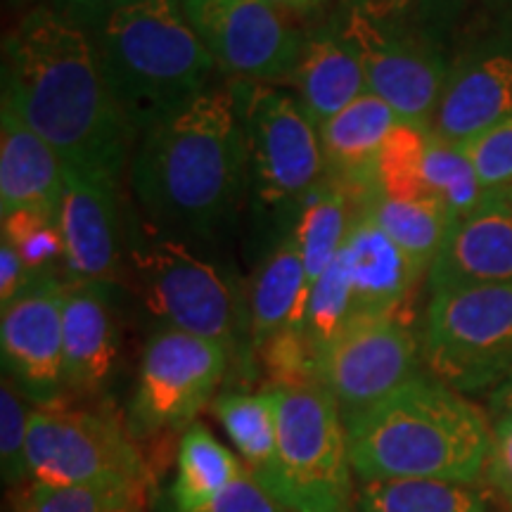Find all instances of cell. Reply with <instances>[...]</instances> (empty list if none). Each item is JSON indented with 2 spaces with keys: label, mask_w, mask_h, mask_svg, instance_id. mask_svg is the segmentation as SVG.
I'll use <instances>...</instances> for the list:
<instances>
[{
  "label": "cell",
  "mask_w": 512,
  "mask_h": 512,
  "mask_svg": "<svg viewBox=\"0 0 512 512\" xmlns=\"http://www.w3.org/2000/svg\"><path fill=\"white\" fill-rule=\"evenodd\" d=\"M339 31L361 57L368 91L387 102L403 124L430 128L448 76L439 50L384 22L370 5H351Z\"/></svg>",
  "instance_id": "7c38bea8"
},
{
  "label": "cell",
  "mask_w": 512,
  "mask_h": 512,
  "mask_svg": "<svg viewBox=\"0 0 512 512\" xmlns=\"http://www.w3.org/2000/svg\"><path fill=\"white\" fill-rule=\"evenodd\" d=\"M422 183L427 195L439 200L451 211L453 221L458 216L470 214L477 209L486 197L491 195L484 190L475 174V166L463 152V147L448 143L439 138L432 128H427L425 155H422Z\"/></svg>",
  "instance_id": "f1b7e54d"
},
{
  "label": "cell",
  "mask_w": 512,
  "mask_h": 512,
  "mask_svg": "<svg viewBox=\"0 0 512 512\" xmlns=\"http://www.w3.org/2000/svg\"><path fill=\"white\" fill-rule=\"evenodd\" d=\"M34 408L27 406L22 389L5 375L0 384V460H3L5 484L17 486L29 475V422Z\"/></svg>",
  "instance_id": "836d02e7"
},
{
  "label": "cell",
  "mask_w": 512,
  "mask_h": 512,
  "mask_svg": "<svg viewBox=\"0 0 512 512\" xmlns=\"http://www.w3.org/2000/svg\"><path fill=\"white\" fill-rule=\"evenodd\" d=\"M512 117V34L486 38L448 67L430 128L463 147Z\"/></svg>",
  "instance_id": "9a60e30c"
},
{
  "label": "cell",
  "mask_w": 512,
  "mask_h": 512,
  "mask_svg": "<svg viewBox=\"0 0 512 512\" xmlns=\"http://www.w3.org/2000/svg\"><path fill=\"white\" fill-rule=\"evenodd\" d=\"M271 384H320L318 347L304 330H283L259 347Z\"/></svg>",
  "instance_id": "e575fe53"
},
{
  "label": "cell",
  "mask_w": 512,
  "mask_h": 512,
  "mask_svg": "<svg viewBox=\"0 0 512 512\" xmlns=\"http://www.w3.org/2000/svg\"><path fill=\"white\" fill-rule=\"evenodd\" d=\"M228 349L190 332L162 328L150 337L131 403L140 432L190 427L226 375Z\"/></svg>",
  "instance_id": "4fadbf2b"
},
{
  "label": "cell",
  "mask_w": 512,
  "mask_h": 512,
  "mask_svg": "<svg viewBox=\"0 0 512 512\" xmlns=\"http://www.w3.org/2000/svg\"><path fill=\"white\" fill-rule=\"evenodd\" d=\"M197 512H290L273 494L249 475L247 467L233 484Z\"/></svg>",
  "instance_id": "8d00e7d4"
},
{
  "label": "cell",
  "mask_w": 512,
  "mask_h": 512,
  "mask_svg": "<svg viewBox=\"0 0 512 512\" xmlns=\"http://www.w3.org/2000/svg\"><path fill=\"white\" fill-rule=\"evenodd\" d=\"M136 3H140V0H50L48 5L76 27L91 34L112 15H117L119 10L131 8Z\"/></svg>",
  "instance_id": "f35d334b"
},
{
  "label": "cell",
  "mask_w": 512,
  "mask_h": 512,
  "mask_svg": "<svg viewBox=\"0 0 512 512\" xmlns=\"http://www.w3.org/2000/svg\"><path fill=\"white\" fill-rule=\"evenodd\" d=\"M356 313H401L422 273L368 211L358 209L342 252ZM354 313V316H356Z\"/></svg>",
  "instance_id": "d6986e66"
},
{
  "label": "cell",
  "mask_w": 512,
  "mask_h": 512,
  "mask_svg": "<svg viewBox=\"0 0 512 512\" xmlns=\"http://www.w3.org/2000/svg\"><path fill=\"white\" fill-rule=\"evenodd\" d=\"M69 285H110L119 268L117 181L64 164V192L57 209Z\"/></svg>",
  "instance_id": "2e32d148"
},
{
  "label": "cell",
  "mask_w": 512,
  "mask_h": 512,
  "mask_svg": "<svg viewBox=\"0 0 512 512\" xmlns=\"http://www.w3.org/2000/svg\"><path fill=\"white\" fill-rule=\"evenodd\" d=\"M361 211L373 216L377 226L411 256L422 273H430L453 223L451 211L432 197L401 200V197L375 195L363 204Z\"/></svg>",
  "instance_id": "4316f807"
},
{
  "label": "cell",
  "mask_w": 512,
  "mask_h": 512,
  "mask_svg": "<svg viewBox=\"0 0 512 512\" xmlns=\"http://www.w3.org/2000/svg\"><path fill=\"white\" fill-rule=\"evenodd\" d=\"M143 491L117 486H53L31 482L15 512H140Z\"/></svg>",
  "instance_id": "4dcf8cb0"
},
{
  "label": "cell",
  "mask_w": 512,
  "mask_h": 512,
  "mask_svg": "<svg viewBox=\"0 0 512 512\" xmlns=\"http://www.w3.org/2000/svg\"><path fill=\"white\" fill-rule=\"evenodd\" d=\"M484 477L512 512V411L496 415Z\"/></svg>",
  "instance_id": "74e56055"
},
{
  "label": "cell",
  "mask_w": 512,
  "mask_h": 512,
  "mask_svg": "<svg viewBox=\"0 0 512 512\" xmlns=\"http://www.w3.org/2000/svg\"><path fill=\"white\" fill-rule=\"evenodd\" d=\"M399 124V114L368 91L320 126L325 176L342 185L351 202L358 200L363 207L380 195L377 162Z\"/></svg>",
  "instance_id": "ac0fdd59"
},
{
  "label": "cell",
  "mask_w": 512,
  "mask_h": 512,
  "mask_svg": "<svg viewBox=\"0 0 512 512\" xmlns=\"http://www.w3.org/2000/svg\"><path fill=\"white\" fill-rule=\"evenodd\" d=\"M0 219H3V223H0L3 235L0 238L8 240L15 247V252L22 256L34 283L36 280L57 278V268H64V264H67L57 214L22 209L15 211V214L0 216Z\"/></svg>",
  "instance_id": "f546056e"
},
{
  "label": "cell",
  "mask_w": 512,
  "mask_h": 512,
  "mask_svg": "<svg viewBox=\"0 0 512 512\" xmlns=\"http://www.w3.org/2000/svg\"><path fill=\"white\" fill-rule=\"evenodd\" d=\"M292 83L297 86L299 102L318 128L368 93L361 57L339 27L306 36Z\"/></svg>",
  "instance_id": "7402d4cb"
},
{
  "label": "cell",
  "mask_w": 512,
  "mask_h": 512,
  "mask_svg": "<svg viewBox=\"0 0 512 512\" xmlns=\"http://www.w3.org/2000/svg\"><path fill=\"white\" fill-rule=\"evenodd\" d=\"M309 275L304 256L292 233H287L256 273L249 294L247 332L254 349L283 330H304V313L309 302Z\"/></svg>",
  "instance_id": "603a6c76"
},
{
  "label": "cell",
  "mask_w": 512,
  "mask_h": 512,
  "mask_svg": "<svg viewBox=\"0 0 512 512\" xmlns=\"http://www.w3.org/2000/svg\"><path fill=\"white\" fill-rule=\"evenodd\" d=\"M420 358L401 313H356L318 349V382L347 420L418 377Z\"/></svg>",
  "instance_id": "9c48e42d"
},
{
  "label": "cell",
  "mask_w": 512,
  "mask_h": 512,
  "mask_svg": "<svg viewBox=\"0 0 512 512\" xmlns=\"http://www.w3.org/2000/svg\"><path fill=\"white\" fill-rule=\"evenodd\" d=\"M491 411L496 415L512 411V377L491 392Z\"/></svg>",
  "instance_id": "b9f144b4"
},
{
  "label": "cell",
  "mask_w": 512,
  "mask_h": 512,
  "mask_svg": "<svg viewBox=\"0 0 512 512\" xmlns=\"http://www.w3.org/2000/svg\"><path fill=\"white\" fill-rule=\"evenodd\" d=\"M512 283V192H491L448 228L430 268L432 292Z\"/></svg>",
  "instance_id": "e0dca14e"
},
{
  "label": "cell",
  "mask_w": 512,
  "mask_h": 512,
  "mask_svg": "<svg viewBox=\"0 0 512 512\" xmlns=\"http://www.w3.org/2000/svg\"><path fill=\"white\" fill-rule=\"evenodd\" d=\"M354 313V292H351L342 259L337 256L328 271L311 285L304 313V332L320 349Z\"/></svg>",
  "instance_id": "d6a6232c"
},
{
  "label": "cell",
  "mask_w": 512,
  "mask_h": 512,
  "mask_svg": "<svg viewBox=\"0 0 512 512\" xmlns=\"http://www.w3.org/2000/svg\"><path fill=\"white\" fill-rule=\"evenodd\" d=\"M351 204L349 192L330 176L320 178L299 204L290 233L302 249L309 285L316 283L342 252L356 216Z\"/></svg>",
  "instance_id": "d4e9b609"
},
{
  "label": "cell",
  "mask_w": 512,
  "mask_h": 512,
  "mask_svg": "<svg viewBox=\"0 0 512 512\" xmlns=\"http://www.w3.org/2000/svg\"><path fill=\"white\" fill-rule=\"evenodd\" d=\"M361 512H489L472 484L441 479H373L358 491Z\"/></svg>",
  "instance_id": "83f0119b"
},
{
  "label": "cell",
  "mask_w": 512,
  "mask_h": 512,
  "mask_svg": "<svg viewBox=\"0 0 512 512\" xmlns=\"http://www.w3.org/2000/svg\"><path fill=\"white\" fill-rule=\"evenodd\" d=\"M214 413L238 448L249 475L271 494L275 458H278V415H275V392L271 384L259 392L216 396Z\"/></svg>",
  "instance_id": "cb8c5ba5"
},
{
  "label": "cell",
  "mask_w": 512,
  "mask_h": 512,
  "mask_svg": "<svg viewBox=\"0 0 512 512\" xmlns=\"http://www.w3.org/2000/svg\"><path fill=\"white\" fill-rule=\"evenodd\" d=\"M463 152L484 190L512 192V117L479 133L463 145Z\"/></svg>",
  "instance_id": "d590c367"
},
{
  "label": "cell",
  "mask_w": 512,
  "mask_h": 512,
  "mask_svg": "<svg viewBox=\"0 0 512 512\" xmlns=\"http://www.w3.org/2000/svg\"><path fill=\"white\" fill-rule=\"evenodd\" d=\"M247 86L233 93L245 126L254 204L275 221L294 219L304 197L325 176L320 128L292 93L271 83Z\"/></svg>",
  "instance_id": "52a82bcc"
},
{
  "label": "cell",
  "mask_w": 512,
  "mask_h": 512,
  "mask_svg": "<svg viewBox=\"0 0 512 512\" xmlns=\"http://www.w3.org/2000/svg\"><path fill=\"white\" fill-rule=\"evenodd\" d=\"M34 285L29 268L24 266L22 256L15 252V247L8 240L0 238V306L15 302L22 292H27Z\"/></svg>",
  "instance_id": "ab89813d"
},
{
  "label": "cell",
  "mask_w": 512,
  "mask_h": 512,
  "mask_svg": "<svg viewBox=\"0 0 512 512\" xmlns=\"http://www.w3.org/2000/svg\"><path fill=\"white\" fill-rule=\"evenodd\" d=\"M69 283L36 280L15 302L3 306L0 349L5 375L38 406L55 403L64 387L62 309Z\"/></svg>",
  "instance_id": "5bb4252c"
},
{
  "label": "cell",
  "mask_w": 512,
  "mask_h": 512,
  "mask_svg": "<svg viewBox=\"0 0 512 512\" xmlns=\"http://www.w3.org/2000/svg\"><path fill=\"white\" fill-rule=\"evenodd\" d=\"M27 460L31 482L145 491L143 458L117 422L57 401L31 411Z\"/></svg>",
  "instance_id": "ba28073f"
},
{
  "label": "cell",
  "mask_w": 512,
  "mask_h": 512,
  "mask_svg": "<svg viewBox=\"0 0 512 512\" xmlns=\"http://www.w3.org/2000/svg\"><path fill=\"white\" fill-rule=\"evenodd\" d=\"M216 67L247 83L292 81L306 36L268 0H181Z\"/></svg>",
  "instance_id": "8fae6325"
},
{
  "label": "cell",
  "mask_w": 512,
  "mask_h": 512,
  "mask_svg": "<svg viewBox=\"0 0 512 512\" xmlns=\"http://www.w3.org/2000/svg\"><path fill=\"white\" fill-rule=\"evenodd\" d=\"M3 102L72 169L117 181L133 131L88 31L36 5L3 43Z\"/></svg>",
  "instance_id": "6da1fadb"
},
{
  "label": "cell",
  "mask_w": 512,
  "mask_h": 512,
  "mask_svg": "<svg viewBox=\"0 0 512 512\" xmlns=\"http://www.w3.org/2000/svg\"><path fill=\"white\" fill-rule=\"evenodd\" d=\"M140 297L164 328L211 339L233 354L240 311L233 287L219 268L176 240H155L133 252Z\"/></svg>",
  "instance_id": "30bf717a"
},
{
  "label": "cell",
  "mask_w": 512,
  "mask_h": 512,
  "mask_svg": "<svg viewBox=\"0 0 512 512\" xmlns=\"http://www.w3.org/2000/svg\"><path fill=\"white\" fill-rule=\"evenodd\" d=\"M249 181L247 143L233 91L207 88L140 136L131 162L136 200L159 226L209 233Z\"/></svg>",
  "instance_id": "7a4b0ae2"
},
{
  "label": "cell",
  "mask_w": 512,
  "mask_h": 512,
  "mask_svg": "<svg viewBox=\"0 0 512 512\" xmlns=\"http://www.w3.org/2000/svg\"><path fill=\"white\" fill-rule=\"evenodd\" d=\"M64 387L95 392L117 361V323L102 283L67 285L62 309Z\"/></svg>",
  "instance_id": "44dd1931"
},
{
  "label": "cell",
  "mask_w": 512,
  "mask_h": 512,
  "mask_svg": "<svg viewBox=\"0 0 512 512\" xmlns=\"http://www.w3.org/2000/svg\"><path fill=\"white\" fill-rule=\"evenodd\" d=\"M427 128L401 124L394 128L377 162V185L380 195L415 200L430 197L422 183V155H425ZM434 200V197H432Z\"/></svg>",
  "instance_id": "1f68e13d"
},
{
  "label": "cell",
  "mask_w": 512,
  "mask_h": 512,
  "mask_svg": "<svg viewBox=\"0 0 512 512\" xmlns=\"http://www.w3.org/2000/svg\"><path fill=\"white\" fill-rule=\"evenodd\" d=\"M245 470L242 460L230 453L202 422L185 427L178 448V472L174 489L176 512H197L214 501Z\"/></svg>",
  "instance_id": "484cf974"
},
{
  "label": "cell",
  "mask_w": 512,
  "mask_h": 512,
  "mask_svg": "<svg viewBox=\"0 0 512 512\" xmlns=\"http://www.w3.org/2000/svg\"><path fill=\"white\" fill-rule=\"evenodd\" d=\"M62 192V157L3 102V110H0V216L22 209L57 214Z\"/></svg>",
  "instance_id": "ffe728a7"
},
{
  "label": "cell",
  "mask_w": 512,
  "mask_h": 512,
  "mask_svg": "<svg viewBox=\"0 0 512 512\" xmlns=\"http://www.w3.org/2000/svg\"><path fill=\"white\" fill-rule=\"evenodd\" d=\"M420 347L439 382L460 394L494 392L512 377V283L432 292Z\"/></svg>",
  "instance_id": "8992f818"
},
{
  "label": "cell",
  "mask_w": 512,
  "mask_h": 512,
  "mask_svg": "<svg viewBox=\"0 0 512 512\" xmlns=\"http://www.w3.org/2000/svg\"><path fill=\"white\" fill-rule=\"evenodd\" d=\"M100 69L133 136L207 91L216 62L181 0H140L91 31Z\"/></svg>",
  "instance_id": "277c9868"
},
{
  "label": "cell",
  "mask_w": 512,
  "mask_h": 512,
  "mask_svg": "<svg viewBox=\"0 0 512 512\" xmlns=\"http://www.w3.org/2000/svg\"><path fill=\"white\" fill-rule=\"evenodd\" d=\"M278 458L271 494L290 512H347L351 458L347 422L323 384H271Z\"/></svg>",
  "instance_id": "5b68a950"
},
{
  "label": "cell",
  "mask_w": 512,
  "mask_h": 512,
  "mask_svg": "<svg viewBox=\"0 0 512 512\" xmlns=\"http://www.w3.org/2000/svg\"><path fill=\"white\" fill-rule=\"evenodd\" d=\"M268 3L275 5L278 10L287 12L290 17H304L313 15V12L323 8L325 0H268Z\"/></svg>",
  "instance_id": "60d3db41"
},
{
  "label": "cell",
  "mask_w": 512,
  "mask_h": 512,
  "mask_svg": "<svg viewBox=\"0 0 512 512\" xmlns=\"http://www.w3.org/2000/svg\"><path fill=\"white\" fill-rule=\"evenodd\" d=\"M347 422L351 467L373 479L475 484L489 460L491 427L463 394L432 375L408 380Z\"/></svg>",
  "instance_id": "3957f363"
}]
</instances>
